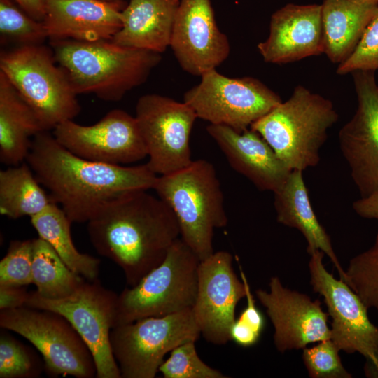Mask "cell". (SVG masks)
<instances>
[{
    "instance_id": "7",
    "label": "cell",
    "mask_w": 378,
    "mask_h": 378,
    "mask_svg": "<svg viewBox=\"0 0 378 378\" xmlns=\"http://www.w3.org/2000/svg\"><path fill=\"white\" fill-rule=\"evenodd\" d=\"M200 260L180 238L164 260L118 296L115 326L192 309Z\"/></svg>"
},
{
    "instance_id": "26",
    "label": "cell",
    "mask_w": 378,
    "mask_h": 378,
    "mask_svg": "<svg viewBox=\"0 0 378 378\" xmlns=\"http://www.w3.org/2000/svg\"><path fill=\"white\" fill-rule=\"evenodd\" d=\"M31 223L71 271L88 281L97 279L100 260L76 249L71 234L72 222L58 204L50 203L31 218Z\"/></svg>"
},
{
    "instance_id": "22",
    "label": "cell",
    "mask_w": 378,
    "mask_h": 378,
    "mask_svg": "<svg viewBox=\"0 0 378 378\" xmlns=\"http://www.w3.org/2000/svg\"><path fill=\"white\" fill-rule=\"evenodd\" d=\"M273 193L277 221L302 234L309 255L317 250L323 252L335 267L340 279L347 284L345 270L337 258L330 237L313 209L303 172L292 170L283 185Z\"/></svg>"
},
{
    "instance_id": "8",
    "label": "cell",
    "mask_w": 378,
    "mask_h": 378,
    "mask_svg": "<svg viewBox=\"0 0 378 378\" xmlns=\"http://www.w3.org/2000/svg\"><path fill=\"white\" fill-rule=\"evenodd\" d=\"M200 336L192 309H188L114 327L110 341L121 378H154L167 354Z\"/></svg>"
},
{
    "instance_id": "21",
    "label": "cell",
    "mask_w": 378,
    "mask_h": 378,
    "mask_svg": "<svg viewBox=\"0 0 378 378\" xmlns=\"http://www.w3.org/2000/svg\"><path fill=\"white\" fill-rule=\"evenodd\" d=\"M206 131L231 167L260 190L275 192L292 171L262 136L251 128L238 131L209 124Z\"/></svg>"
},
{
    "instance_id": "34",
    "label": "cell",
    "mask_w": 378,
    "mask_h": 378,
    "mask_svg": "<svg viewBox=\"0 0 378 378\" xmlns=\"http://www.w3.org/2000/svg\"><path fill=\"white\" fill-rule=\"evenodd\" d=\"M302 360L312 378H351L344 367L340 351L330 340H325L311 347L304 348Z\"/></svg>"
},
{
    "instance_id": "13",
    "label": "cell",
    "mask_w": 378,
    "mask_h": 378,
    "mask_svg": "<svg viewBox=\"0 0 378 378\" xmlns=\"http://www.w3.org/2000/svg\"><path fill=\"white\" fill-rule=\"evenodd\" d=\"M134 116L146 146V164L154 173L170 174L192 162L190 139L197 116L188 104L147 94L138 99Z\"/></svg>"
},
{
    "instance_id": "32",
    "label": "cell",
    "mask_w": 378,
    "mask_h": 378,
    "mask_svg": "<svg viewBox=\"0 0 378 378\" xmlns=\"http://www.w3.org/2000/svg\"><path fill=\"white\" fill-rule=\"evenodd\" d=\"M164 378H225L226 375L203 362L195 341H187L175 347L159 368Z\"/></svg>"
},
{
    "instance_id": "14",
    "label": "cell",
    "mask_w": 378,
    "mask_h": 378,
    "mask_svg": "<svg viewBox=\"0 0 378 378\" xmlns=\"http://www.w3.org/2000/svg\"><path fill=\"white\" fill-rule=\"evenodd\" d=\"M52 134L70 152L94 162L122 165L148 156L135 116L122 109L110 111L91 125L66 120Z\"/></svg>"
},
{
    "instance_id": "2",
    "label": "cell",
    "mask_w": 378,
    "mask_h": 378,
    "mask_svg": "<svg viewBox=\"0 0 378 378\" xmlns=\"http://www.w3.org/2000/svg\"><path fill=\"white\" fill-rule=\"evenodd\" d=\"M87 224L97 252L122 269L130 287L158 267L180 238L173 211L146 190L121 197Z\"/></svg>"
},
{
    "instance_id": "18",
    "label": "cell",
    "mask_w": 378,
    "mask_h": 378,
    "mask_svg": "<svg viewBox=\"0 0 378 378\" xmlns=\"http://www.w3.org/2000/svg\"><path fill=\"white\" fill-rule=\"evenodd\" d=\"M182 69L201 76L216 69L230 52L210 0H178L169 46Z\"/></svg>"
},
{
    "instance_id": "40",
    "label": "cell",
    "mask_w": 378,
    "mask_h": 378,
    "mask_svg": "<svg viewBox=\"0 0 378 378\" xmlns=\"http://www.w3.org/2000/svg\"><path fill=\"white\" fill-rule=\"evenodd\" d=\"M105 1H122L125 0H105Z\"/></svg>"
},
{
    "instance_id": "9",
    "label": "cell",
    "mask_w": 378,
    "mask_h": 378,
    "mask_svg": "<svg viewBox=\"0 0 378 378\" xmlns=\"http://www.w3.org/2000/svg\"><path fill=\"white\" fill-rule=\"evenodd\" d=\"M0 326L31 342L42 355L48 374L77 378L96 376V365L90 349L61 314L26 306L2 309Z\"/></svg>"
},
{
    "instance_id": "3",
    "label": "cell",
    "mask_w": 378,
    "mask_h": 378,
    "mask_svg": "<svg viewBox=\"0 0 378 378\" xmlns=\"http://www.w3.org/2000/svg\"><path fill=\"white\" fill-rule=\"evenodd\" d=\"M50 43L55 60L75 92L92 94L105 101H119L145 83L162 59L160 53L120 46L112 40H58Z\"/></svg>"
},
{
    "instance_id": "35",
    "label": "cell",
    "mask_w": 378,
    "mask_h": 378,
    "mask_svg": "<svg viewBox=\"0 0 378 378\" xmlns=\"http://www.w3.org/2000/svg\"><path fill=\"white\" fill-rule=\"evenodd\" d=\"M378 70V7L359 43L349 57L339 64L336 73L343 76L356 71Z\"/></svg>"
},
{
    "instance_id": "25",
    "label": "cell",
    "mask_w": 378,
    "mask_h": 378,
    "mask_svg": "<svg viewBox=\"0 0 378 378\" xmlns=\"http://www.w3.org/2000/svg\"><path fill=\"white\" fill-rule=\"evenodd\" d=\"M43 131L35 112L0 72V161L8 166L26 161L33 138Z\"/></svg>"
},
{
    "instance_id": "36",
    "label": "cell",
    "mask_w": 378,
    "mask_h": 378,
    "mask_svg": "<svg viewBox=\"0 0 378 378\" xmlns=\"http://www.w3.org/2000/svg\"><path fill=\"white\" fill-rule=\"evenodd\" d=\"M239 272L241 279L242 280L245 287V298H246L247 304L246 307L241 312L239 317L235 320V322L241 326L261 335L265 327V318L255 305V301L251 291V288L246 276L240 265Z\"/></svg>"
},
{
    "instance_id": "30",
    "label": "cell",
    "mask_w": 378,
    "mask_h": 378,
    "mask_svg": "<svg viewBox=\"0 0 378 378\" xmlns=\"http://www.w3.org/2000/svg\"><path fill=\"white\" fill-rule=\"evenodd\" d=\"M0 33L1 38L21 45H39L48 38L43 22L34 20L13 0H0Z\"/></svg>"
},
{
    "instance_id": "5",
    "label": "cell",
    "mask_w": 378,
    "mask_h": 378,
    "mask_svg": "<svg viewBox=\"0 0 378 378\" xmlns=\"http://www.w3.org/2000/svg\"><path fill=\"white\" fill-rule=\"evenodd\" d=\"M153 189L173 211L181 239L200 261L211 255L214 230L228 222L213 164L204 159L192 160L181 169L158 176Z\"/></svg>"
},
{
    "instance_id": "20",
    "label": "cell",
    "mask_w": 378,
    "mask_h": 378,
    "mask_svg": "<svg viewBox=\"0 0 378 378\" xmlns=\"http://www.w3.org/2000/svg\"><path fill=\"white\" fill-rule=\"evenodd\" d=\"M125 1L46 0L43 21L50 41L112 40L122 27Z\"/></svg>"
},
{
    "instance_id": "17",
    "label": "cell",
    "mask_w": 378,
    "mask_h": 378,
    "mask_svg": "<svg viewBox=\"0 0 378 378\" xmlns=\"http://www.w3.org/2000/svg\"><path fill=\"white\" fill-rule=\"evenodd\" d=\"M270 290H255L274 330L273 340L280 353L303 349L308 344L330 339L328 314L319 300L285 287L278 276H272Z\"/></svg>"
},
{
    "instance_id": "27",
    "label": "cell",
    "mask_w": 378,
    "mask_h": 378,
    "mask_svg": "<svg viewBox=\"0 0 378 378\" xmlns=\"http://www.w3.org/2000/svg\"><path fill=\"white\" fill-rule=\"evenodd\" d=\"M26 163L0 172V213L10 218L33 217L53 202Z\"/></svg>"
},
{
    "instance_id": "10",
    "label": "cell",
    "mask_w": 378,
    "mask_h": 378,
    "mask_svg": "<svg viewBox=\"0 0 378 378\" xmlns=\"http://www.w3.org/2000/svg\"><path fill=\"white\" fill-rule=\"evenodd\" d=\"M118 296L98 279H84L73 293L62 299L44 298L36 290L29 293L25 306L55 312L65 317L90 349L96 365V377L121 378L110 341Z\"/></svg>"
},
{
    "instance_id": "33",
    "label": "cell",
    "mask_w": 378,
    "mask_h": 378,
    "mask_svg": "<svg viewBox=\"0 0 378 378\" xmlns=\"http://www.w3.org/2000/svg\"><path fill=\"white\" fill-rule=\"evenodd\" d=\"M34 239L10 242L0 262V286H25L32 284Z\"/></svg>"
},
{
    "instance_id": "6",
    "label": "cell",
    "mask_w": 378,
    "mask_h": 378,
    "mask_svg": "<svg viewBox=\"0 0 378 378\" xmlns=\"http://www.w3.org/2000/svg\"><path fill=\"white\" fill-rule=\"evenodd\" d=\"M0 72L33 109L45 131L80 112L78 94L66 72L52 50L42 44L1 51Z\"/></svg>"
},
{
    "instance_id": "16",
    "label": "cell",
    "mask_w": 378,
    "mask_h": 378,
    "mask_svg": "<svg viewBox=\"0 0 378 378\" xmlns=\"http://www.w3.org/2000/svg\"><path fill=\"white\" fill-rule=\"evenodd\" d=\"M232 260L229 252L220 251L201 260L198 266L192 312L201 335L214 344L231 341L236 307L246 296L244 284L234 271Z\"/></svg>"
},
{
    "instance_id": "38",
    "label": "cell",
    "mask_w": 378,
    "mask_h": 378,
    "mask_svg": "<svg viewBox=\"0 0 378 378\" xmlns=\"http://www.w3.org/2000/svg\"><path fill=\"white\" fill-rule=\"evenodd\" d=\"M352 208L361 218L378 221V191L355 200Z\"/></svg>"
},
{
    "instance_id": "31",
    "label": "cell",
    "mask_w": 378,
    "mask_h": 378,
    "mask_svg": "<svg viewBox=\"0 0 378 378\" xmlns=\"http://www.w3.org/2000/svg\"><path fill=\"white\" fill-rule=\"evenodd\" d=\"M44 364L31 349L5 332L0 335V377H38Z\"/></svg>"
},
{
    "instance_id": "29",
    "label": "cell",
    "mask_w": 378,
    "mask_h": 378,
    "mask_svg": "<svg viewBox=\"0 0 378 378\" xmlns=\"http://www.w3.org/2000/svg\"><path fill=\"white\" fill-rule=\"evenodd\" d=\"M345 272L347 284L366 308L378 312V230L373 244L353 257Z\"/></svg>"
},
{
    "instance_id": "4",
    "label": "cell",
    "mask_w": 378,
    "mask_h": 378,
    "mask_svg": "<svg viewBox=\"0 0 378 378\" xmlns=\"http://www.w3.org/2000/svg\"><path fill=\"white\" fill-rule=\"evenodd\" d=\"M338 118L331 100L297 85L286 101L250 128L262 136L290 170L303 172L319 163L328 130Z\"/></svg>"
},
{
    "instance_id": "19",
    "label": "cell",
    "mask_w": 378,
    "mask_h": 378,
    "mask_svg": "<svg viewBox=\"0 0 378 378\" xmlns=\"http://www.w3.org/2000/svg\"><path fill=\"white\" fill-rule=\"evenodd\" d=\"M321 4H287L271 16L257 48L265 62L284 64L323 53Z\"/></svg>"
},
{
    "instance_id": "1",
    "label": "cell",
    "mask_w": 378,
    "mask_h": 378,
    "mask_svg": "<svg viewBox=\"0 0 378 378\" xmlns=\"http://www.w3.org/2000/svg\"><path fill=\"white\" fill-rule=\"evenodd\" d=\"M26 162L72 223H88L121 197L153 189L158 176L146 163L127 167L79 157L48 131L33 138Z\"/></svg>"
},
{
    "instance_id": "39",
    "label": "cell",
    "mask_w": 378,
    "mask_h": 378,
    "mask_svg": "<svg viewBox=\"0 0 378 378\" xmlns=\"http://www.w3.org/2000/svg\"><path fill=\"white\" fill-rule=\"evenodd\" d=\"M21 9L36 20L43 22L46 0H13Z\"/></svg>"
},
{
    "instance_id": "11",
    "label": "cell",
    "mask_w": 378,
    "mask_h": 378,
    "mask_svg": "<svg viewBox=\"0 0 378 378\" xmlns=\"http://www.w3.org/2000/svg\"><path fill=\"white\" fill-rule=\"evenodd\" d=\"M200 78L199 84L185 92L183 102L197 118L212 125L243 131L282 102L279 94L253 77L230 78L214 69Z\"/></svg>"
},
{
    "instance_id": "37",
    "label": "cell",
    "mask_w": 378,
    "mask_h": 378,
    "mask_svg": "<svg viewBox=\"0 0 378 378\" xmlns=\"http://www.w3.org/2000/svg\"><path fill=\"white\" fill-rule=\"evenodd\" d=\"M29 296L24 286H0V309H10L26 304Z\"/></svg>"
},
{
    "instance_id": "41",
    "label": "cell",
    "mask_w": 378,
    "mask_h": 378,
    "mask_svg": "<svg viewBox=\"0 0 378 378\" xmlns=\"http://www.w3.org/2000/svg\"><path fill=\"white\" fill-rule=\"evenodd\" d=\"M374 1H378V0H374Z\"/></svg>"
},
{
    "instance_id": "28",
    "label": "cell",
    "mask_w": 378,
    "mask_h": 378,
    "mask_svg": "<svg viewBox=\"0 0 378 378\" xmlns=\"http://www.w3.org/2000/svg\"><path fill=\"white\" fill-rule=\"evenodd\" d=\"M85 279L71 271L53 248L41 237L34 239L32 284L47 299H62L73 293Z\"/></svg>"
},
{
    "instance_id": "15",
    "label": "cell",
    "mask_w": 378,
    "mask_h": 378,
    "mask_svg": "<svg viewBox=\"0 0 378 378\" xmlns=\"http://www.w3.org/2000/svg\"><path fill=\"white\" fill-rule=\"evenodd\" d=\"M351 74L357 106L338 139L351 177L360 197H365L378 191V84L375 71Z\"/></svg>"
},
{
    "instance_id": "24",
    "label": "cell",
    "mask_w": 378,
    "mask_h": 378,
    "mask_svg": "<svg viewBox=\"0 0 378 378\" xmlns=\"http://www.w3.org/2000/svg\"><path fill=\"white\" fill-rule=\"evenodd\" d=\"M323 54L338 65L356 49L374 14L378 1L323 0Z\"/></svg>"
},
{
    "instance_id": "12",
    "label": "cell",
    "mask_w": 378,
    "mask_h": 378,
    "mask_svg": "<svg viewBox=\"0 0 378 378\" xmlns=\"http://www.w3.org/2000/svg\"><path fill=\"white\" fill-rule=\"evenodd\" d=\"M324 255L319 250L312 253L308 266L312 289L323 298L332 318L330 340L340 351L360 354L365 359V375L378 378V327L350 286L326 270Z\"/></svg>"
},
{
    "instance_id": "23",
    "label": "cell",
    "mask_w": 378,
    "mask_h": 378,
    "mask_svg": "<svg viewBox=\"0 0 378 378\" xmlns=\"http://www.w3.org/2000/svg\"><path fill=\"white\" fill-rule=\"evenodd\" d=\"M178 0H130L122 27L112 41L120 46L162 54L170 46Z\"/></svg>"
}]
</instances>
